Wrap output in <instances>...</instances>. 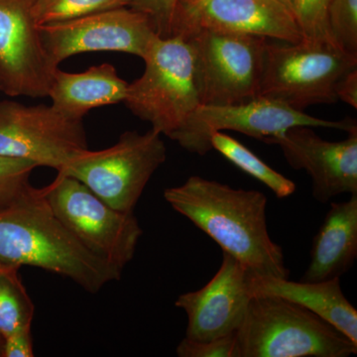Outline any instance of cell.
Segmentation results:
<instances>
[{"label": "cell", "instance_id": "cell-1", "mask_svg": "<svg viewBox=\"0 0 357 357\" xmlns=\"http://www.w3.org/2000/svg\"><path fill=\"white\" fill-rule=\"evenodd\" d=\"M163 196L174 211L191 220L251 274L290 276L283 250L268 231L263 192L192 176L184 184L166 189Z\"/></svg>", "mask_w": 357, "mask_h": 357}, {"label": "cell", "instance_id": "cell-2", "mask_svg": "<svg viewBox=\"0 0 357 357\" xmlns=\"http://www.w3.org/2000/svg\"><path fill=\"white\" fill-rule=\"evenodd\" d=\"M0 266L41 268L89 293L122 276V270L91 253L59 220L43 188H30L0 211Z\"/></svg>", "mask_w": 357, "mask_h": 357}, {"label": "cell", "instance_id": "cell-3", "mask_svg": "<svg viewBox=\"0 0 357 357\" xmlns=\"http://www.w3.org/2000/svg\"><path fill=\"white\" fill-rule=\"evenodd\" d=\"M234 357H349L357 344L316 314L273 296H253L234 333Z\"/></svg>", "mask_w": 357, "mask_h": 357}, {"label": "cell", "instance_id": "cell-4", "mask_svg": "<svg viewBox=\"0 0 357 357\" xmlns=\"http://www.w3.org/2000/svg\"><path fill=\"white\" fill-rule=\"evenodd\" d=\"M143 61L144 72L128 84L123 102L152 129L172 138L201 105L194 48L181 36L158 37Z\"/></svg>", "mask_w": 357, "mask_h": 357}, {"label": "cell", "instance_id": "cell-5", "mask_svg": "<svg viewBox=\"0 0 357 357\" xmlns=\"http://www.w3.org/2000/svg\"><path fill=\"white\" fill-rule=\"evenodd\" d=\"M357 69V55L335 41L303 39L298 43L267 41L260 96L305 112L337 102L340 77Z\"/></svg>", "mask_w": 357, "mask_h": 357}, {"label": "cell", "instance_id": "cell-6", "mask_svg": "<svg viewBox=\"0 0 357 357\" xmlns=\"http://www.w3.org/2000/svg\"><path fill=\"white\" fill-rule=\"evenodd\" d=\"M167 149L162 134L126 131L114 146L86 150L58 173L70 176L115 210L132 213Z\"/></svg>", "mask_w": 357, "mask_h": 357}, {"label": "cell", "instance_id": "cell-7", "mask_svg": "<svg viewBox=\"0 0 357 357\" xmlns=\"http://www.w3.org/2000/svg\"><path fill=\"white\" fill-rule=\"evenodd\" d=\"M43 190L52 210L77 241L123 271L143 234L133 211L115 210L83 183L62 173Z\"/></svg>", "mask_w": 357, "mask_h": 357}, {"label": "cell", "instance_id": "cell-8", "mask_svg": "<svg viewBox=\"0 0 357 357\" xmlns=\"http://www.w3.org/2000/svg\"><path fill=\"white\" fill-rule=\"evenodd\" d=\"M195 51L201 105H229L260 96L269 39L236 33L201 31L187 38Z\"/></svg>", "mask_w": 357, "mask_h": 357}, {"label": "cell", "instance_id": "cell-9", "mask_svg": "<svg viewBox=\"0 0 357 357\" xmlns=\"http://www.w3.org/2000/svg\"><path fill=\"white\" fill-rule=\"evenodd\" d=\"M295 126L337 129L347 133L357 130L356 121L349 117L326 121L280 100L258 96L236 105H199L171 139L187 151L204 156L211 150V135L217 131H236L264 142Z\"/></svg>", "mask_w": 357, "mask_h": 357}, {"label": "cell", "instance_id": "cell-10", "mask_svg": "<svg viewBox=\"0 0 357 357\" xmlns=\"http://www.w3.org/2000/svg\"><path fill=\"white\" fill-rule=\"evenodd\" d=\"M88 149L83 119L67 116L52 105L0 100V156L60 172Z\"/></svg>", "mask_w": 357, "mask_h": 357}, {"label": "cell", "instance_id": "cell-11", "mask_svg": "<svg viewBox=\"0 0 357 357\" xmlns=\"http://www.w3.org/2000/svg\"><path fill=\"white\" fill-rule=\"evenodd\" d=\"M38 27L45 48L57 66L86 52H121L143 60L159 37L148 16L129 6Z\"/></svg>", "mask_w": 357, "mask_h": 357}, {"label": "cell", "instance_id": "cell-12", "mask_svg": "<svg viewBox=\"0 0 357 357\" xmlns=\"http://www.w3.org/2000/svg\"><path fill=\"white\" fill-rule=\"evenodd\" d=\"M201 31L253 35L287 43L303 40L295 16L279 0H178L171 36L187 39Z\"/></svg>", "mask_w": 357, "mask_h": 357}, {"label": "cell", "instance_id": "cell-13", "mask_svg": "<svg viewBox=\"0 0 357 357\" xmlns=\"http://www.w3.org/2000/svg\"><path fill=\"white\" fill-rule=\"evenodd\" d=\"M33 2L0 0V91L11 98H47L59 68L45 48Z\"/></svg>", "mask_w": 357, "mask_h": 357}, {"label": "cell", "instance_id": "cell-14", "mask_svg": "<svg viewBox=\"0 0 357 357\" xmlns=\"http://www.w3.org/2000/svg\"><path fill=\"white\" fill-rule=\"evenodd\" d=\"M280 148L289 166L305 170L312 180V195L326 204L342 194H357V130L347 139H323L310 126H295L265 140Z\"/></svg>", "mask_w": 357, "mask_h": 357}, {"label": "cell", "instance_id": "cell-15", "mask_svg": "<svg viewBox=\"0 0 357 357\" xmlns=\"http://www.w3.org/2000/svg\"><path fill=\"white\" fill-rule=\"evenodd\" d=\"M222 256L220 269L204 287L176 300L175 306L187 314L185 337L190 340L206 342L234 335L253 297L248 268L234 256Z\"/></svg>", "mask_w": 357, "mask_h": 357}, {"label": "cell", "instance_id": "cell-16", "mask_svg": "<svg viewBox=\"0 0 357 357\" xmlns=\"http://www.w3.org/2000/svg\"><path fill=\"white\" fill-rule=\"evenodd\" d=\"M252 296H273L309 310L357 344V311L342 293L340 278L323 282H293L250 273Z\"/></svg>", "mask_w": 357, "mask_h": 357}, {"label": "cell", "instance_id": "cell-17", "mask_svg": "<svg viewBox=\"0 0 357 357\" xmlns=\"http://www.w3.org/2000/svg\"><path fill=\"white\" fill-rule=\"evenodd\" d=\"M357 258V194L331 204L318 234L312 239L311 262L305 282L340 278L354 267Z\"/></svg>", "mask_w": 357, "mask_h": 357}, {"label": "cell", "instance_id": "cell-18", "mask_svg": "<svg viewBox=\"0 0 357 357\" xmlns=\"http://www.w3.org/2000/svg\"><path fill=\"white\" fill-rule=\"evenodd\" d=\"M128 83L112 64L93 66L82 73L58 69L54 74L48 98L59 112L84 119L89 110L123 102Z\"/></svg>", "mask_w": 357, "mask_h": 357}, {"label": "cell", "instance_id": "cell-19", "mask_svg": "<svg viewBox=\"0 0 357 357\" xmlns=\"http://www.w3.org/2000/svg\"><path fill=\"white\" fill-rule=\"evenodd\" d=\"M211 149L217 150L230 163L269 188L277 198H288L295 192L296 184L293 181L267 165L243 143L229 134L222 131L213 132L211 135Z\"/></svg>", "mask_w": 357, "mask_h": 357}, {"label": "cell", "instance_id": "cell-20", "mask_svg": "<svg viewBox=\"0 0 357 357\" xmlns=\"http://www.w3.org/2000/svg\"><path fill=\"white\" fill-rule=\"evenodd\" d=\"M18 268L0 271V335L3 338L31 330L35 307L18 276Z\"/></svg>", "mask_w": 357, "mask_h": 357}, {"label": "cell", "instance_id": "cell-21", "mask_svg": "<svg viewBox=\"0 0 357 357\" xmlns=\"http://www.w3.org/2000/svg\"><path fill=\"white\" fill-rule=\"evenodd\" d=\"M132 0H34L37 25L62 22L88 14L129 6Z\"/></svg>", "mask_w": 357, "mask_h": 357}, {"label": "cell", "instance_id": "cell-22", "mask_svg": "<svg viewBox=\"0 0 357 357\" xmlns=\"http://www.w3.org/2000/svg\"><path fill=\"white\" fill-rule=\"evenodd\" d=\"M38 165L28 160L0 156V211L20 199L30 188V176Z\"/></svg>", "mask_w": 357, "mask_h": 357}, {"label": "cell", "instance_id": "cell-23", "mask_svg": "<svg viewBox=\"0 0 357 357\" xmlns=\"http://www.w3.org/2000/svg\"><path fill=\"white\" fill-rule=\"evenodd\" d=\"M328 21L335 41L357 55V0H332Z\"/></svg>", "mask_w": 357, "mask_h": 357}, {"label": "cell", "instance_id": "cell-24", "mask_svg": "<svg viewBox=\"0 0 357 357\" xmlns=\"http://www.w3.org/2000/svg\"><path fill=\"white\" fill-rule=\"evenodd\" d=\"M331 1L332 0H295L294 15L302 31L303 39L335 41L328 21Z\"/></svg>", "mask_w": 357, "mask_h": 357}, {"label": "cell", "instance_id": "cell-25", "mask_svg": "<svg viewBox=\"0 0 357 357\" xmlns=\"http://www.w3.org/2000/svg\"><path fill=\"white\" fill-rule=\"evenodd\" d=\"M177 2L178 0H132L129 7L147 15L156 34L161 38H168L171 36Z\"/></svg>", "mask_w": 357, "mask_h": 357}, {"label": "cell", "instance_id": "cell-26", "mask_svg": "<svg viewBox=\"0 0 357 357\" xmlns=\"http://www.w3.org/2000/svg\"><path fill=\"white\" fill-rule=\"evenodd\" d=\"M234 335L206 342L190 340L185 337L178 344L176 352L178 357H234Z\"/></svg>", "mask_w": 357, "mask_h": 357}, {"label": "cell", "instance_id": "cell-27", "mask_svg": "<svg viewBox=\"0 0 357 357\" xmlns=\"http://www.w3.org/2000/svg\"><path fill=\"white\" fill-rule=\"evenodd\" d=\"M34 356L31 330L22 331L3 338L1 357H33Z\"/></svg>", "mask_w": 357, "mask_h": 357}, {"label": "cell", "instance_id": "cell-28", "mask_svg": "<svg viewBox=\"0 0 357 357\" xmlns=\"http://www.w3.org/2000/svg\"><path fill=\"white\" fill-rule=\"evenodd\" d=\"M335 93L337 100H342L354 109H357V69L349 70L340 77L335 86Z\"/></svg>", "mask_w": 357, "mask_h": 357}, {"label": "cell", "instance_id": "cell-29", "mask_svg": "<svg viewBox=\"0 0 357 357\" xmlns=\"http://www.w3.org/2000/svg\"><path fill=\"white\" fill-rule=\"evenodd\" d=\"M279 1H280L281 3H283L284 6L287 7L289 10H290L291 13L294 14V3H295V0H279Z\"/></svg>", "mask_w": 357, "mask_h": 357}, {"label": "cell", "instance_id": "cell-30", "mask_svg": "<svg viewBox=\"0 0 357 357\" xmlns=\"http://www.w3.org/2000/svg\"><path fill=\"white\" fill-rule=\"evenodd\" d=\"M2 344H3V337L0 335V356H1Z\"/></svg>", "mask_w": 357, "mask_h": 357}, {"label": "cell", "instance_id": "cell-31", "mask_svg": "<svg viewBox=\"0 0 357 357\" xmlns=\"http://www.w3.org/2000/svg\"><path fill=\"white\" fill-rule=\"evenodd\" d=\"M4 267L0 266V271H1L2 269H3Z\"/></svg>", "mask_w": 357, "mask_h": 357}]
</instances>
